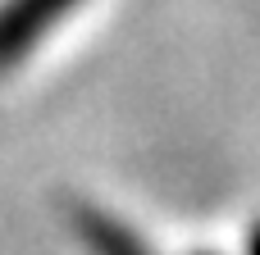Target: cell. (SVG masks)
I'll return each instance as SVG.
<instances>
[{"label":"cell","mask_w":260,"mask_h":255,"mask_svg":"<svg viewBox=\"0 0 260 255\" xmlns=\"http://www.w3.org/2000/svg\"><path fill=\"white\" fill-rule=\"evenodd\" d=\"M69 224H73L78 242L91 255H151L146 242H142L128 224H119L114 214L96 210L91 201H73V205H69Z\"/></svg>","instance_id":"obj_2"},{"label":"cell","mask_w":260,"mask_h":255,"mask_svg":"<svg viewBox=\"0 0 260 255\" xmlns=\"http://www.w3.org/2000/svg\"><path fill=\"white\" fill-rule=\"evenodd\" d=\"M247 255H260V228L251 233V242H247Z\"/></svg>","instance_id":"obj_3"},{"label":"cell","mask_w":260,"mask_h":255,"mask_svg":"<svg viewBox=\"0 0 260 255\" xmlns=\"http://www.w3.org/2000/svg\"><path fill=\"white\" fill-rule=\"evenodd\" d=\"M78 5L82 0H0V73L27 64V55Z\"/></svg>","instance_id":"obj_1"}]
</instances>
